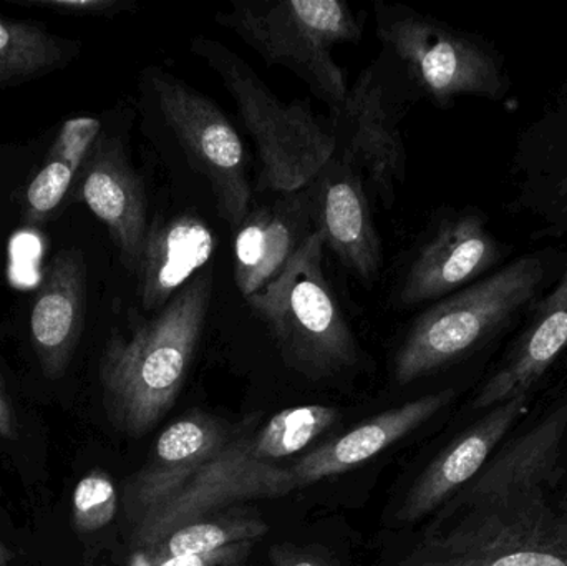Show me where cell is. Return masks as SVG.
<instances>
[{"label":"cell","mask_w":567,"mask_h":566,"mask_svg":"<svg viewBox=\"0 0 567 566\" xmlns=\"http://www.w3.org/2000/svg\"><path fill=\"white\" fill-rule=\"evenodd\" d=\"M245 421L229 424L202 409H193L169 424L156 439L148 462L126 484L125 511L130 522L175 494L218 457L245 428Z\"/></svg>","instance_id":"cell-15"},{"label":"cell","mask_w":567,"mask_h":566,"mask_svg":"<svg viewBox=\"0 0 567 566\" xmlns=\"http://www.w3.org/2000/svg\"><path fill=\"white\" fill-rule=\"evenodd\" d=\"M506 209L532 226L533 241L567 238V76L519 132L506 172Z\"/></svg>","instance_id":"cell-11"},{"label":"cell","mask_w":567,"mask_h":566,"mask_svg":"<svg viewBox=\"0 0 567 566\" xmlns=\"http://www.w3.org/2000/svg\"><path fill=\"white\" fill-rule=\"evenodd\" d=\"M551 485L509 492L432 524L399 566H567Z\"/></svg>","instance_id":"cell-3"},{"label":"cell","mask_w":567,"mask_h":566,"mask_svg":"<svg viewBox=\"0 0 567 566\" xmlns=\"http://www.w3.org/2000/svg\"><path fill=\"white\" fill-rule=\"evenodd\" d=\"M86 265L82 251L65 249L50 263L30 312V338L47 378L65 372L85 321Z\"/></svg>","instance_id":"cell-21"},{"label":"cell","mask_w":567,"mask_h":566,"mask_svg":"<svg viewBox=\"0 0 567 566\" xmlns=\"http://www.w3.org/2000/svg\"><path fill=\"white\" fill-rule=\"evenodd\" d=\"M255 205L236 233L235 281L246 299L275 281L316 233L312 183L292 193H272Z\"/></svg>","instance_id":"cell-18"},{"label":"cell","mask_w":567,"mask_h":566,"mask_svg":"<svg viewBox=\"0 0 567 566\" xmlns=\"http://www.w3.org/2000/svg\"><path fill=\"white\" fill-rule=\"evenodd\" d=\"M323 249L313 233L275 281L246 299L282 361L309 381L337 378L359 361L355 336L327 281Z\"/></svg>","instance_id":"cell-5"},{"label":"cell","mask_w":567,"mask_h":566,"mask_svg":"<svg viewBox=\"0 0 567 566\" xmlns=\"http://www.w3.org/2000/svg\"><path fill=\"white\" fill-rule=\"evenodd\" d=\"M65 42L35 22L0 19V83L19 82L63 65Z\"/></svg>","instance_id":"cell-24"},{"label":"cell","mask_w":567,"mask_h":566,"mask_svg":"<svg viewBox=\"0 0 567 566\" xmlns=\"http://www.w3.org/2000/svg\"><path fill=\"white\" fill-rule=\"evenodd\" d=\"M567 454V394L546 411L528 431L502 445L478 475L449 504L436 512L432 524L495 497L535 485L558 487Z\"/></svg>","instance_id":"cell-14"},{"label":"cell","mask_w":567,"mask_h":566,"mask_svg":"<svg viewBox=\"0 0 567 566\" xmlns=\"http://www.w3.org/2000/svg\"><path fill=\"white\" fill-rule=\"evenodd\" d=\"M312 199L313 226L323 246L363 285H372L382 269V245L362 173L333 155L312 182Z\"/></svg>","instance_id":"cell-17"},{"label":"cell","mask_w":567,"mask_h":566,"mask_svg":"<svg viewBox=\"0 0 567 566\" xmlns=\"http://www.w3.org/2000/svg\"><path fill=\"white\" fill-rule=\"evenodd\" d=\"M329 120L336 155L365 173L380 202L390 208L405 182L406 150L395 106L375 65L362 70Z\"/></svg>","instance_id":"cell-12"},{"label":"cell","mask_w":567,"mask_h":566,"mask_svg":"<svg viewBox=\"0 0 567 566\" xmlns=\"http://www.w3.org/2000/svg\"><path fill=\"white\" fill-rule=\"evenodd\" d=\"M213 296V269L199 271L152 318L115 332L100 359L110 421L132 438L148 434L175 405L192 371Z\"/></svg>","instance_id":"cell-2"},{"label":"cell","mask_w":567,"mask_h":566,"mask_svg":"<svg viewBox=\"0 0 567 566\" xmlns=\"http://www.w3.org/2000/svg\"><path fill=\"white\" fill-rule=\"evenodd\" d=\"M192 50L219 76L255 140L261 162L258 192L292 193L306 188L336 155L330 120L306 102L279 100L235 52L209 37H196Z\"/></svg>","instance_id":"cell-4"},{"label":"cell","mask_w":567,"mask_h":566,"mask_svg":"<svg viewBox=\"0 0 567 566\" xmlns=\"http://www.w3.org/2000/svg\"><path fill=\"white\" fill-rule=\"evenodd\" d=\"M212 228L195 215L156 219L150 225L138 269V296L145 311L158 312L205 269L215 253Z\"/></svg>","instance_id":"cell-22"},{"label":"cell","mask_w":567,"mask_h":566,"mask_svg":"<svg viewBox=\"0 0 567 566\" xmlns=\"http://www.w3.org/2000/svg\"><path fill=\"white\" fill-rule=\"evenodd\" d=\"M79 169L65 159L47 158L39 175L32 179L27 189V223L37 225L60 205L72 185L73 176Z\"/></svg>","instance_id":"cell-27"},{"label":"cell","mask_w":567,"mask_h":566,"mask_svg":"<svg viewBox=\"0 0 567 566\" xmlns=\"http://www.w3.org/2000/svg\"><path fill=\"white\" fill-rule=\"evenodd\" d=\"M80 196L109 228L122 265L136 275L150 228L145 186L118 140H96L83 168Z\"/></svg>","instance_id":"cell-19"},{"label":"cell","mask_w":567,"mask_h":566,"mask_svg":"<svg viewBox=\"0 0 567 566\" xmlns=\"http://www.w3.org/2000/svg\"><path fill=\"white\" fill-rule=\"evenodd\" d=\"M453 399H455V389H443L433 394L422 395L399 408L373 415L347 434L319 445L290 467L296 477L297 487H307L323 478L346 474L365 464L370 459L377 457L416 429L422 428L440 411L449 408Z\"/></svg>","instance_id":"cell-20"},{"label":"cell","mask_w":567,"mask_h":566,"mask_svg":"<svg viewBox=\"0 0 567 566\" xmlns=\"http://www.w3.org/2000/svg\"><path fill=\"white\" fill-rule=\"evenodd\" d=\"M377 35L420 93L439 109L462 96L505 102L513 89L505 53L470 32L402 3H375Z\"/></svg>","instance_id":"cell-6"},{"label":"cell","mask_w":567,"mask_h":566,"mask_svg":"<svg viewBox=\"0 0 567 566\" xmlns=\"http://www.w3.org/2000/svg\"><path fill=\"white\" fill-rule=\"evenodd\" d=\"M559 514H561L563 521L567 525V501L558 502Z\"/></svg>","instance_id":"cell-34"},{"label":"cell","mask_w":567,"mask_h":566,"mask_svg":"<svg viewBox=\"0 0 567 566\" xmlns=\"http://www.w3.org/2000/svg\"><path fill=\"white\" fill-rule=\"evenodd\" d=\"M255 542H243L212 554L189 555V557L162 558L152 566H249L246 564L251 555Z\"/></svg>","instance_id":"cell-29"},{"label":"cell","mask_w":567,"mask_h":566,"mask_svg":"<svg viewBox=\"0 0 567 566\" xmlns=\"http://www.w3.org/2000/svg\"><path fill=\"white\" fill-rule=\"evenodd\" d=\"M100 130H102V123L92 116L66 120L50 150L49 158L65 159L80 169L82 163L92 153L99 140Z\"/></svg>","instance_id":"cell-28"},{"label":"cell","mask_w":567,"mask_h":566,"mask_svg":"<svg viewBox=\"0 0 567 566\" xmlns=\"http://www.w3.org/2000/svg\"><path fill=\"white\" fill-rule=\"evenodd\" d=\"M567 356V259L556 281L523 319L495 368L480 384L472 405L485 412L532 395Z\"/></svg>","instance_id":"cell-13"},{"label":"cell","mask_w":567,"mask_h":566,"mask_svg":"<svg viewBox=\"0 0 567 566\" xmlns=\"http://www.w3.org/2000/svg\"><path fill=\"white\" fill-rule=\"evenodd\" d=\"M30 6L49 7V9L59 10L62 13H93V16H102V13L113 12L120 9L122 3L116 0H29Z\"/></svg>","instance_id":"cell-31"},{"label":"cell","mask_w":567,"mask_h":566,"mask_svg":"<svg viewBox=\"0 0 567 566\" xmlns=\"http://www.w3.org/2000/svg\"><path fill=\"white\" fill-rule=\"evenodd\" d=\"M529 399L532 395H522L488 409L443 449L410 487L396 512V521L403 525L415 524L449 504L505 444L528 411Z\"/></svg>","instance_id":"cell-16"},{"label":"cell","mask_w":567,"mask_h":566,"mask_svg":"<svg viewBox=\"0 0 567 566\" xmlns=\"http://www.w3.org/2000/svg\"><path fill=\"white\" fill-rule=\"evenodd\" d=\"M342 419V412L330 405H299L272 415L252 435V455L259 461H276L296 455L309 447Z\"/></svg>","instance_id":"cell-25"},{"label":"cell","mask_w":567,"mask_h":566,"mask_svg":"<svg viewBox=\"0 0 567 566\" xmlns=\"http://www.w3.org/2000/svg\"><path fill=\"white\" fill-rule=\"evenodd\" d=\"M13 560V554L0 542V566H7Z\"/></svg>","instance_id":"cell-33"},{"label":"cell","mask_w":567,"mask_h":566,"mask_svg":"<svg viewBox=\"0 0 567 566\" xmlns=\"http://www.w3.org/2000/svg\"><path fill=\"white\" fill-rule=\"evenodd\" d=\"M152 85L166 125L189 163L208 179L219 216L239 228L251 209L252 188L235 126L205 93L169 73L153 76Z\"/></svg>","instance_id":"cell-9"},{"label":"cell","mask_w":567,"mask_h":566,"mask_svg":"<svg viewBox=\"0 0 567 566\" xmlns=\"http://www.w3.org/2000/svg\"><path fill=\"white\" fill-rule=\"evenodd\" d=\"M259 421L261 414L246 418L245 428L218 457L175 494L132 521V544L138 552L153 547L169 532L189 522L246 502L284 497L299 488L290 469L252 455V435Z\"/></svg>","instance_id":"cell-8"},{"label":"cell","mask_w":567,"mask_h":566,"mask_svg":"<svg viewBox=\"0 0 567 566\" xmlns=\"http://www.w3.org/2000/svg\"><path fill=\"white\" fill-rule=\"evenodd\" d=\"M73 524L80 532L106 527L118 511V494L106 472L93 471L76 484L73 492Z\"/></svg>","instance_id":"cell-26"},{"label":"cell","mask_w":567,"mask_h":566,"mask_svg":"<svg viewBox=\"0 0 567 566\" xmlns=\"http://www.w3.org/2000/svg\"><path fill=\"white\" fill-rule=\"evenodd\" d=\"M269 532L261 517L241 514H215L189 522L169 532L158 544L146 548L148 564L162 558L212 554L243 542H258Z\"/></svg>","instance_id":"cell-23"},{"label":"cell","mask_w":567,"mask_h":566,"mask_svg":"<svg viewBox=\"0 0 567 566\" xmlns=\"http://www.w3.org/2000/svg\"><path fill=\"white\" fill-rule=\"evenodd\" d=\"M567 249L523 253L482 281L423 309L395 356V381L409 385L508 342L556 281Z\"/></svg>","instance_id":"cell-1"},{"label":"cell","mask_w":567,"mask_h":566,"mask_svg":"<svg viewBox=\"0 0 567 566\" xmlns=\"http://www.w3.org/2000/svg\"><path fill=\"white\" fill-rule=\"evenodd\" d=\"M512 255L513 246L493 231L478 206L443 209L410 261L396 305H433L498 271Z\"/></svg>","instance_id":"cell-10"},{"label":"cell","mask_w":567,"mask_h":566,"mask_svg":"<svg viewBox=\"0 0 567 566\" xmlns=\"http://www.w3.org/2000/svg\"><path fill=\"white\" fill-rule=\"evenodd\" d=\"M269 566H333L327 555L313 548L276 545L269 552Z\"/></svg>","instance_id":"cell-30"},{"label":"cell","mask_w":567,"mask_h":566,"mask_svg":"<svg viewBox=\"0 0 567 566\" xmlns=\"http://www.w3.org/2000/svg\"><path fill=\"white\" fill-rule=\"evenodd\" d=\"M0 438L9 441L17 438L16 415L2 391H0Z\"/></svg>","instance_id":"cell-32"},{"label":"cell","mask_w":567,"mask_h":566,"mask_svg":"<svg viewBox=\"0 0 567 566\" xmlns=\"http://www.w3.org/2000/svg\"><path fill=\"white\" fill-rule=\"evenodd\" d=\"M216 22L235 32L268 65L296 73L313 95L339 109L349 93L333 47L362 39V20L342 0H241L218 10Z\"/></svg>","instance_id":"cell-7"}]
</instances>
